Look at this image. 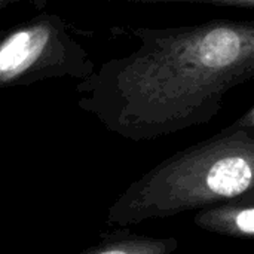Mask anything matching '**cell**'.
<instances>
[{
    "instance_id": "obj_4",
    "label": "cell",
    "mask_w": 254,
    "mask_h": 254,
    "mask_svg": "<svg viewBox=\"0 0 254 254\" xmlns=\"http://www.w3.org/2000/svg\"><path fill=\"white\" fill-rule=\"evenodd\" d=\"M195 225L210 234L253 240L254 238V188L244 193L198 210Z\"/></svg>"
},
{
    "instance_id": "obj_6",
    "label": "cell",
    "mask_w": 254,
    "mask_h": 254,
    "mask_svg": "<svg viewBox=\"0 0 254 254\" xmlns=\"http://www.w3.org/2000/svg\"><path fill=\"white\" fill-rule=\"evenodd\" d=\"M107 1H127V3H140V4L192 3V4H213V6H231V7L254 9V0H107Z\"/></svg>"
},
{
    "instance_id": "obj_5",
    "label": "cell",
    "mask_w": 254,
    "mask_h": 254,
    "mask_svg": "<svg viewBox=\"0 0 254 254\" xmlns=\"http://www.w3.org/2000/svg\"><path fill=\"white\" fill-rule=\"evenodd\" d=\"M177 249L176 238H153L124 231L104 235L79 254H173Z\"/></svg>"
},
{
    "instance_id": "obj_1",
    "label": "cell",
    "mask_w": 254,
    "mask_h": 254,
    "mask_svg": "<svg viewBox=\"0 0 254 254\" xmlns=\"http://www.w3.org/2000/svg\"><path fill=\"white\" fill-rule=\"evenodd\" d=\"M138 48L76 85L77 106L140 143L211 122L234 88L254 77V21L216 18L135 27Z\"/></svg>"
},
{
    "instance_id": "obj_8",
    "label": "cell",
    "mask_w": 254,
    "mask_h": 254,
    "mask_svg": "<svg viewBox=\"0 0 254 254\" xmlns=\"http://www.w3.org/2000/svg\"><path fill=\"white\" fill-rule=\"evenodd\" d=\"M19 3H27L33 6L34 9H43L48 3V0H0V10L10 6V4H19Z\"/></svg>"
},
{
    "instance_id": "obj_2",
    "label": "cell",
    "mask_w": 254,
    "mask_h": 254,
    "mask_svg": "<svg viewBox=\"0 0 254 254\" xmlns=\"http://www.w3.org/2000/svg\"><path fill=\"white\" fill-rule=\"evenodd\" d=\"M254 188V135L229 125L185 147L132 182L110 205L107 223L128 228L235 198Z\"/></svg>"
},
{
    "instance_id": "obj_3",
    "label": "cell",
    "mask_w": 254,
    "mask_h": 254,
    "mask_svg": "<svg viewBox=\"0 0 254 254\" xmlns=\"http://www.w3.org/2000/svg\"><path fill=\"white\" fill-rule=\"evenodd\" d=\"M94 70V61L70 24L57 13L42 12L0 30V88L63 77L83 80Z\"/></svg>"
},
{
    "instance_id": "obj_7",
    "label": "cell",
    "mask_w": 254,
    "mask_h": 254,
    "mask_svg": "<svg viewBox=\"0 0 254 254\" xmlns=\"http://www.w3.org/2000/svg\"><path fill=\"white\" fill-rule=\"evenodd\" d=\"M229 127L237 128V129H244L254 135V104L244 115H241L238 119H235Z\"/></svg>"
}]
</instances>
